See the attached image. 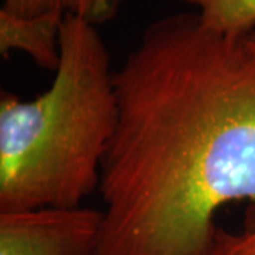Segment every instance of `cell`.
Instances as JSON below:
<instances>
[{
    "instance_id": "cell-1",
    "label": "cell",
    "mask_w": 255,
    "mask_h": 255,
    "mask_svg": "<svg viewBox=\"0 0 255 255\" xmlns=\"http://www.w3.org/2000/svg\"><path fill=\"white\" fill-rule=\"evenodd\" d=\"M118 119L101 169L95 255H211L216 214L255 227V55L197 13L149 24L114 73Z\"/></svg>"
},
{
    "instance_id": "cell-2",
    "label": "cell",
    "mask_w": 255,
    "mask_h": 255,
    "mask_svg": "<svg viewBox=\"0 0 255 255\" xmlns=\"http://www.w3.org/2000/svg\"><path fill=\"white\" fill-rule=\"evenodd\" d=\"M97 26L65 16L60 64L37 98H0V213L71 209L98 190L118 110Z\"/></svg>"
},
{
    "instance_id": "cell-3",
    "label": "cell",
    "mask_w": 255,
    "mask_h": 255,
    "mask_svg": "<svg viewBox=\"0 0 255 255\" xmlns=\"http://www.w3.org/2000/svg\"><path fill=\"white\" fill-rule=\"evenodd\" d=\"M104 213L90 207L0 213V255H95Z\"/></svg>"
},
{
    "instance_id": "cell-4",
    "label": "cell",
    "mask_w": 255,
    "mask_h": 255,
    "mask_svg": "<svg viewBox=\"0 0 255 255\" xmlns=\"http://www.w3.org/2000/svg\"><path fill=\"white\" fill-rule=\"evenodd\" d=\"M64 17L47 14L16 16L0 9V53L9 58L17 50L28 54L44 70L55 71L60 64V31Z\"/></svg>"
},
{
    "instance_id": "cell-5",
    "label": "cell",
    "mask_w": 255,
    "mask_h": 255,
    "mask_svg": "<svg viewBox=\"0 0 255 255\" xmlns=\"http://www.w3.org/2000/svg\"><path fill=\"white\" fill-rule=\"evenodd\" d=\"M124 0H4L1 9L16 16H74L94 26L108 23L118 14Z\"/></svg>"
},
{
    "instance_id": "cell-6",
    "label": "cell",
    "mask_w": 255,
    "mask_h": 255,
    "mask_svg": "<svg viewBox=\"0 0 255 255\" xmlns=\"http://www.w3.org/2000/svg\"><path fill=\"white\" fill-rule=\"evenodd\" d=\"M197 10L211 30L234 37H246L255 30V0H179Z\"/></svg>"
},
{
    "instance_id": "cell-7",
    "label": "cell",
    "mask_w": 255,
    "mask_h": 255,
    "mask_svg": "<svg viewBox=\"0 0 255 255\" xmlns=\"http://www.w3.org/2000/svg\"><path fill=\"white\" fill-rule=\"evenodd\" d=\"M211 255H255V227L241 233L219 228Z\"/></svg>"
},
{
    "instance_id": "cell-8",
    "label": "cell",
    "mask_w": 255,
    "mask_h": 255,
    "mask_svg": "<svg viewBox=\"0 0 255 255\" xmlns=\"http://www.w3.org/2000/svg\"><path fill=\"white\" fill-rule=\"evenodd\" d=\"M246 41L248 47H250V50L253 51V54L255 55V30L254 31H251L248 36H246Z\"/></svg>"
}]
</instances>
